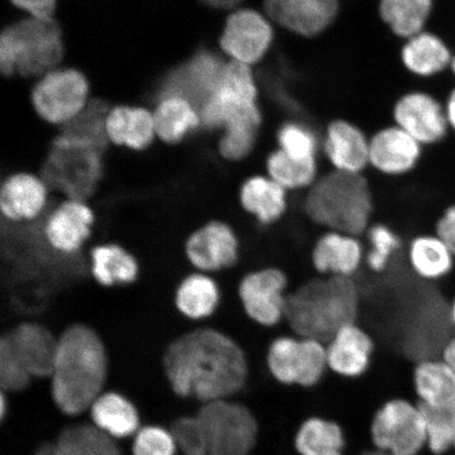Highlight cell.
Instances as JSON below:
<instances>
[{
	"instance_id": "cell-24",
	"label": "cell",
	"mask_w": 455,
	"mask_h": 455,
	"mask_svg": "<svg viewBox=\"0 0 455 455\" xmlns=\"http://www.w3.org/2000/svg\"><path fill=\"white\" fill-rule=\"evenodd\" d=\"M5 334L31 377L50 379L59 338H55L47 327L36 322L20 323Z\"/></svg>"
},
{
	"instance_id": "cell-29",
	"label": "cell",
	"mask_w": 455,
	"mask_h": 455,
	"mask_svg": "<svg viewBox=\"0 0 455 455\" xmlns=\"http://www.w3.org/2000/svg\"><path fill=\"white\" fill-rule=\"evenodd\" d=\"M405 254L409 269L423 281H439L453 269L455 256L435 233L412 237Z\"/></svg>"
},
{
	"instance_id": "cell-37",
	"label": "cell",
	"mask_w": 455,
	"mask_h": 455,
	"mask_svg": "<svg viewBox=\"0 0 455 455\" xmlns=\"http://www.w3.org/2000/svg\"><path fill=\"white\" fill-rule=\"evenodd\" d=\"M156 134L175 144L202 124L201 116L190 102L180 98L164 99L155 113Z\"/></svg>"
},
{
	"instance_id": "cell-50",
	"label": "cell",
	"mask_w": 455,
	"mask_h": 455,
	"mask_svg": "<svg viewBox=\"0 0 455 455\" xmlns=\"http://www.w3.org/2000/svg\"><path fill=\"white\" fill-rule=\"evenodd\" d=\"M446 116L449 126L455 131V90L449 96L446 106Z\"/></svg>"
},
{
	"instance_id": "cell-31",
	"label": "cell",
	"mask_w": 455,
	"mask_h": 455,
	"mask_svg": "<svg viewBox=\"0 0 455 455\" xmlns=\"http://www.w3.org/2000/svg\"><path fill=\"white\" fill-rule=\"evenodd\" d=\"M89 411L92 424L114 440L136 435L140 429L135 406L116 392L102 394Z\"/></svg>"
},
{
	"instance_id": "cell-14",
	"label": "cell",
	"mask_w": 455,
	"mask_h": 455,
	"mask_svg": "<svg viewBox=\"0 0 455 455\" xmlns=\"http://www.w3.org/2000/svg\"><path fill=\"white\" fill-rule=\"evenodd\" d=\"M275 28L264 13L252 9H241L227 20L220 45L231 61L251 68L268 54Z\"/></svg>"
},
{
	"instance_id": "cell-20",
	"label": "cell",
	"mask_w": 455,
	"mask_h": 455,
	"mask_svg": "<svg viewBox=\"0 0 455 455\" xmlns=\"http://www.w3.org/2000/svg\"><path fill=\"white\" fill-rule=\"evenodd\" d=\"M396 126L420 145L435 144L446 135V110L431 95L411 92L402 96L394 109Z\"/></svg>"
},
{
	"instance_id": "cell-30",
	"label": "cell",
	"mask_w": 455,
	"mask_h": 455,
	"mask_svg": "<svg viewBox=\"0 0 455 455\" xmlns=\"http://www.w3.org/2000/svg\"><path fill=\"white\" fill-rule=\"evenodd\" d=\"M90 271L102 287L124 286L138 280V259L118 243L100 244L90 253Z\"/></svg>"
},
{
	"instance_id": "cell-42",
	"label": "cell",
	"mask_w": 455,
	"mask_h": 455,
	"mask_svg": "<svg viewBox=\"0 0 455 455\" xmlns=\"http://www.w3.org/2000/svg\"><path fill=\"white\" fill-rule=\"evenodd\" d=\"M33 378L21 362L7 334L0 339V386L4 392H20L28 388Z\"/></svg>"
},
{
	"instance_id": "cell-1",
	"label": "cell",
	"mask_w": 455,
	"mask_h": 455,
	"mask_svg": "<svg viewBox=\"0 0 455 455\" xmlns=\"http://www.w3.org/2000/svg\"><path fill=\"white\" fill-rule=\"evenodd\" d=\"M174 394L204 403L230 400L249 379V361L242 345L220 329L204 327L180 335L163 358Z\"/></svg>"
},
{
	"instance_id": "cell-18",
	"label": "cell",
	"mask_w": 455,
	"mask_h": 455,
	"mask_svg": "<svg viewBox=\"0 0 455 455\" xmlns=\"http://www.w3.org/2000/svg\"><path fill=\"white\" fill-rule=\"evenodd\" d=\"M273 24L303 37L321 36L337 20L339 0H265Z\"/></svg>"
},
{
	"instance_id": "cell-45",
	"label": "cell",
	"mask_w": 455,
	"mask_h": 455,
	"mask_svg": "<svg viewBox=\"0 0 455 455\" xmlns=\"http://www.w3.org/2000/svg\"><path fill=\"white\" fill-rule=\"evenodd\" d=\"M178 447L170 430L147 426L135 435L133 455H175Z\"/></svg>"
},
{
	"instance_id": "cell-26",
	"label": "cell",
	"mask_w": 455,
	"mask_h": 455,
	"mask_svg": "<svg viewBox=\"0 0 455 455\" xmlns=\"http://www.w3.org/2000/svg\"><path fill=\"white\" fill-rule=\"evenodd\" d=\"M412 382L420 406L455 405V371L440 355L414 362Z\"/></svg>"
},
{
	"instance_id": "cell-13",
	"label": "cell",
	"mask_w": 455,
	"mask_h": 455,
	"mask_svg": "<svg viewBox=\"0 0 455 455\" xmlns=\"http://www.w3.org/2000/svg\"><path fill=\"white\" fill-rule=\"evenodd\" d=\"M185 253L196 271L212 275L235 268L241 259L242 243L228 221L212 220L187 238Z\"/></svg>"
},
{
	"instance_id": "cell-2",
	"label": "cell",
	"mask_w": 455,
	"mask_h": 455,
	"mask_svg": "<svg viewBox=\"0 0 455 455\" xmlns=\"http://www.w3.org/2000/svg\"><path fill=\"white\" fill-rule=\"evenodd\" d=\"M109 361L100 334L85 323H76L57 341L51 394L62 413L76 417L90 411L104 394Z\"/></svg>"
},
{
	"instance_id": "cell-27",
	"label": "cell",
	"mask_w": 455,
	"mask_h": 455,
	"mask_svg": "<svg viewBox=\"0 0 455 455\" xmlns=\"http://www.w3.org/2000/svg\"><path fill=\"white\" fill-rule=\"evenodd\" d=\"M34 455H124L116 440L93 424L67 427L53 442L44 443Z\"/></svg>"
},
{
	"instance_id": "cell-8",
	"label": "cell",
	"mask_w": 455,
	"mask_h": 455,
	"mask_svg": "<svg viewBox=\"0 0 455 455\" xmlns=\"http://www.w3.org/2000/svg\"><path fill=\"white\" fill-rule=\"evenodd\" d=\"M291 290L287 271L267 265L244 273L237 283V298L243 315L254 326L273 330L286 325Z\"/></svg>"
},
{
	"instance_id": "cell-51",
	"label": "cell",
	"mask_w": 455,
	"mask_h": 455,
	"mask_svg": "<svg viewBox=\"0 0 455 455\" xmlns=\"http://www.w3.org/2000/svg\"><path fill=\"white\" fill-rule=\"evenodd\" d=\"M447 316L449 323H451V326L455 329V298L447 308Z\"/></svg>"
},
{
	"instance_id": "cell-34",
	"label": "cell",
	"mask_w": 455,
	"mask_h": 455,
	"mask_svg": "<svg viewBox=\"0 0 455 455\" xmlns=\"http://www.w3.org/2000/svg\"><path fill=\"white\" fill-rule=\"evenodd\" d=\"M432 7V0H380L379 15L392 33L409 39L424 31Z\"/></svg>"
},
{
	"instance_id": "cell-4",
	"label": "cell",
	"mask_w": 455,
	"mask_h": 455,
	"mask_svg": "<svg viewBox=\"0 0 455 455\" xmlns=\"http://www.w3.org/2000/svg\"><path fill=\"white\" fill-rule=\"evenodd\" d=\"M375 199L363 174L330 170L305 192L301 212L313 226L363 236L373 223Z\"/></svg>"
},
{
	"instance_id": "cell-17",
	"label": "cell",
	"mask_w": 455,
	"mask_h": 455,
	"mask_svg": "<svg viewBox=\"0 0 455 455\" xmlns=\"http://www.w3.org/2000/svg\"><path fill=\"white\" fill-rule=\"evenodd\" d=\"M93 210L85 202L66 199L42 223L43 235L56 253L76 256L92 235Z\"/></svg>"
},
{
	"instance_id": "cell-48",
	"label": "cell",
	"mask_w": 455,
	"mask_h": 455,
	"mask_svg": "<svg viewBox=\"0 0 455 455\" xmlns=\"http://www.w3.org/2000/svg\"><path fill=\"white\" fill-rule=\"evenodd\" d=\"M455 371V334L449 337L441 347L440 355Z\"/></svg>"
},
{
	"instance_id": "cell-41",
	"label": "cell",
	"mask_w": 455,
	"mask_h": 455,
	"mask_svg": "<svg viewBox=\"0 0 455 455\" xmlns=\"http://www.w3.org/2000/svg\"><path fill=\"white\" fill-rule=\"evenodd\" d=\"M278 150L299 161L317 159L318 140L310 127L298 121L284 123L277 131Z\"/></svg>"
},
{
	"instance_id": "cell-16",
	"label": "cell",
	"mask_w": 455,
	"mask_h": 455,
	"mask_svg": "<svg viewBox=\"0 0 455 455\" xmlns=\"http://www.w3.org/2000/svg\"><path fill=\"white\" fill-rule=\"evenodd\" d=\"M309 261L315 275L356 278L365 268V243L351 233L323 230L312 243Z\"/></svg>"
},
{
	"instance_id": "cell-39",
	"label": "cell",
	"mask_w": 455,
	"mask_h": 455,
	"mask_svg": "<svg viewBox=\"0 0 455 455\" xmlns=\"http://www.w3.org/2000/svg\"><path fill=\"white\" fill-rule=\"evenodd\" d=\"M295 443L301 455H341L344 436L337 424L311 419L301 426Z\"/></svg>"
},
{
	"instance_id": "cell-28",
	"label": "cell",
	"mask_w": 455,
	"mask_h": 455,
	"mask_svg": "<svg viewBox=\"0 0 455 455\" xmlns=\"http://www.w3.org/2000/svg\"><path fill=\"white\" fill-rule=\"evenodd\" d=\"M220 303V284L207 273H191L183 278L176 289L174 304L188 320H207L219 310Z\"/></svg>"
},
{
	"instance_id": "cell-53",
	"label": "cell",
	"mask_w": 455,
	"mask_h": 455,
	"mask_svg": "<svg viewBox=\"0 0 455 455\" xmlns=\"http://www.w3.org/2000/svg\"><path fill=\"white\" fill-rule=\"evenodd\" d=\"M451 69H452V71L454 73V76H455V56L452 57V61H451Z\"/></svg>"
},
{
	"instance_id": "cell-15",
	"label": "cell",
	"mask_w": 455,
	"mask_h": 455,
	"mask_svg": "<svg viewBox=\"0 0 455 455\" xmlns=\"http://www.w3.org/2000/svg\"><path fill=\"white\" fill-rule=\"evenodd\" d=\"M88 83L76 70L45 74L33 91L34 108L45 121L67 124L87 105Z\"/></svg>"
},
{
	"instance_id": "cell-46",
	"label": "cell",
	"mask_w": 455,
	"mask_h": 455,
	"mask_svg": "<svg viewBox=\"0 0 455 455\" xmlns=\"http://www.w3.org/2000/svg\"><path fill=\"white\" fill-rule=\"evenodd\" d=\"M435 233L445 242L455 256V204L448 207L437 220Z\"/></svg>"
},
{
	"instance_id": "cell-49",
	"label": "cell",
	"mask_w": 455,
	"mask_h": 455,
	"mask_svg": "<svg viewBox=\"0 0 455 455\" xmlns=\"http://www.w3.org/2000/svg\"><path fill=\"white\" fill-rule=\"evenodd\" d=\"M204 4L214 9H235L243 0H201Z\"/></svg>"
},
{
	"instance_id": "cell-38",
	"label": "cell",
	"mask_w": 455,
	"mask_h": 455,
	"mask_svg": "<svg viewBox=\"0 0 455 455\" xmlns=\"http://www.w3.org/2000/svg\"><path fill=\"white\" fill-rule=\"evenodd\" d=\"M110 112L107 102L90 101L76 117L64 124L61 135L89 142L104 152L109 140L107 122Z\"/></svg>"
},
{
	"instance_id": "cell-35",
	"label": "cell",
	"mask_w": 455,
	"mask_h": 455,
	"mask_svg": "<svg viewBox=\"0 0 455 455\" xmlns=\"http://www.w3.org/2000/svg\"><path fill=\"white\" fill-rule=\"evenodd\" d=\"M365 243V268L373 275H382L391 268L403 250L402 237L395 228L373 221L363 235Z\"/></svg>"
},
{
	"instance_id": "cell-32",
	"label": "cell",
	"mask_w": 455,
	"mask_h": 455,
	"mask_svg": "<svg viewBox=\"0 0 455 455\" xmlns=\"http://www.w3.org/2000/svg\"><path fill=\"white\" fill-rule=\"evenodd\" d=\"M401 59L408 71L422 77L436 76L452 61L447 44L439 36L425 31L407 39Z\"/></svg>"
},
{
	"instance_id": "cell-11",
	"label": "cell",
	"mask_w": 455,
	"mask_h": 455,
	"mask_svg": "<svg viewBox=\"0 0 455 455\" xmlns=\"http://www.w3.org/2000/svg\"><path fill=\"white\" fill-rule=\"evenodd\" d=\"M372 437L379 451L392 455H419L427 448L422 407L406 400L386 403L375 415Z\"/></svg>"
},
{
	"instance_id": "cell-52",
	"label": "cell",
	"mask_w": 455,
	"mask_h": 455,
	"mask_svg": "<svg viewBox=\"0 0 455 455\" xmlns=\"http://www.w3.org/2000/svg\"><path fill=\"white\" fill-rule=\"evenodd\" d=\"M362 455H392V454H390L388 452L382 451H378L365 452V453H363Z\"/></svg>"
},
{
	"instance_id": "cell-40",
	"label": "cell",
	"mask_w": 455,
	"mask_h": 455,
	"mask_svg": "<svg viewBox=\"0 0 455 455\" xmlns=\"http://www.w3.org/2000/svg\"><path fill=\"white\" fill-rule=\"evenodd\" d=\"M420 407L425 417L427 449L434 455H446L453 452L455 405L439 408Z\"/></svg>"
},
{
	"instance_id": "cell-36",
	"label": "cell",
	"mask_w": 455,
	"mask_h": 455,
	"mask_svg": "<svg viewBox=\"0 0 455 455\" xmlns=\"http://www.w3.org/2000/svg\"><path fill=\"white\" fill-rule=\"evenodd\" d=\"M266 174L289 193H305L321 175L317 159L299 161L278 149L267 157Z\"/></svg>"
},
{
	"instance_id": "cell-7",
	"label": "cell",
	"mask_w": 455,
	"mask_h": 455,
	"mask_svg": "<svg viewBox=\"0 0 455 455\" xmlns=\"http://www.w3.org/2000/svg\"><path fill=\"white\" fill-rule=\"evenodd\" d=\"M265 361L271 377L286 386L309 388L329 371L325 341L301 337L289 330L270 339Z\"/></svg>"
},
{
	"instance_id": "cell-43",
	"label": "cell",
	"mask_w": 455,
	"mask_h": 455,
	"mask_svg": "<svg viewBox=\"0 0 455 455\" xmlns=\"http://www.w3.org/2000/svg\"><path fill=\"white\" fill-rule=\"evenodd\" d=\"M259 130V126L249 124H233L225 128L219 144L220 155L227 161H243L254 149Z\"/></svg>"
},
{
	"instance_id": "cell-6",
	"label": "cell",
	"mask_w": 455,
	"mask_h": 455,
	"mask_svg": "<svg viewBox=\"0 0 455 455\" xmlns=\"http://www.w3.org/2000/svg\"><path fill=\"white\" fill-rule=\"evenodd\" d=\"M102 151L81 140L60 135L44 163L42 179L49 190L87 203L102 178Z\"/></svg>"
},
{
	"instance_id": "cell-54",
	"label": "cell",
	"mask_w": 455,
	"mask_h": 455,
	"mask_svg": "<svg viewBox=\"0 0 455 455\" xmlns=\"http://www.w3.org/2000/svg\"><path fill=\"white\" fill-rule=\"evenodd\" d=\"M453 452L455 453V445H454V451H453Z\"/></svg>"
},
{
	"instance_id": "cell-25",
	"label": "cell",
	"mask_w": 455,
	"mask_h": 455,
	"mask_svg": "<svg viewBox=\"0 0 455 455\" xmlns=\"http://www.w3.org/2000/svg\"><path fill=\"white\" fill-rule=\"evenodd\" d=\"M323 146L331 170L363 174L369 167L370 140L354 124L341 119L330 124Z\"/></svg>"
},
{
	"instance_id": "cell-19",
	"label": "cell",
	"mask_w": 455,
	"mask_h": 455,
	"mask_svg": "<svg viewBox=\"0 0 455 455\" xmlns=\"http://www.w3.org/2000/svg\"><path fill=\"white\" fill-rule=\"evenodd\" d=\"M325 345L329 371L346 379L362 377L377 348L372 333L358 321L339 329Z\"/></svg>"
},
{
	"instance_id": "cell-5",
	"label": "cell",
	"mask_w": 455,
	"mask_h": 455,
	"mask_svg": "<svg viewBox=\"0 0 455 455\" xmlns=\"http://www.w3.org/2000/svg\"><path fill=\"white\" fill-rule=\"evenodd\" d=\"M62 54L60 28L52 19L21 20L5 28L0 38V67L9 76H41L59 64Z\"/></svg>"
},
{
	"instance_id": "cell-44",
	"label": "cell",
	"mask_w": 455,
	"mask_h": 455,
	"mask_svg": "<svg viewBox=\"0 0 455 455\" xmlns=\"http://www.w3.org/2000/svg\"><path fill=\"white\" fill-rule=\"evenodd\" d=\"M170 432L180 452L185 455H208L206 434L196 414L174 420Z\"/></svg>"
},
{
	"instance_id": "cell-33",
	"label": "cell",
	"mask_w": 455,
	"mask_h": 455,
	"mask_svg": "<svg viewBox=\"0 0 455 455\" xmlns=\"http://www.w3.org/2000/svg\"><path fill=\"white\" fill-rule=\"evenodd\" d=\"M107 132L116 144L142 150L151 144L156 133L155 116L138 108H116L108 117Z\"/></svg>"
},
{
	"instance_id": "cell-12",
	"label": "cell",
	"mask_w": 455,
	"mask_h": 455,
	"mask_svg": "<svg viewBox=\"0 0 455 455\" xmlns=\"http://www.w3.org/2000/svg\"><path fill=\"white\" fill-rule=\"evenodd\" d=\"M227 64L210 51H199L190 60L171 71L163 79L158 98H180L190 102L198 113L218 93Z\"/></svg>"
},
{
	"instance_id": "cell-9",
	"label": "cell",
	"mask_w": 455,
	"mask_h": 455,
	"mask_svg": "<svg viewBox=\"0 0 455 455\" xmlns=\"http://www.w3.org/2000/svg\"><path fill=\"white\" fill-rule=\"evenodd\" d=\"M258 96L251 68L230 61L218 93L199 113L204 127L214 130L240 123L261 124Z\"/></svg>"
},
{
	"instance_id": "cell-21",
	"label": "cell",
	"mask_w": 455,
	"mask_h": 455,
	"mask_svg": "<svg viewBox=\"0 0 455 455\" xmlns=\"http://www.w3.org/2000/svg\"><path fill=\"white\" fill-rule=\"evenodd\" d=\"M49 188L43 179L19 173L5 180L0 190V210L10 224H28L41 220L48 204Z\"/></svg>"
},
{
	"instance_id": "cell-10",
	"label": "cell",
	"mask_w": 455,
	"mask_h": 455,
	"mask_svg": "<svg viewBox=\"0 0 455 455\" xmlns=\"http://www.w3.org/2000/svg\"><path fill=\"white\" fill-rule=\"evenodd\" d=\"M208 443V455H249L258 439V424L240 403L220 400L203 403L196 413Z\"/></svg>"
},
{
	"instance_id": "cell-3",
	"label": "cell",
	"mask_w": 455,
	"mask_h": 455,
	"mask_svg": "<svg viewBox=\"0 0 455 455\" xmlns=\"http://www.w3.org/2000/svg\"><path fill=\"white\" fill-rule=\"evenodd\" d=\"M362 295L356 278L313 275L290 292L286 326L301 337L326 341L358 321Z\"/></svg>"
},
{
	"instance_id": "cell-23",
	"label": "cell",
	"mask_w": 455,
	"mask_h": 455,
	"mask_svg": "<svg viewBox=\"0 0 455 455\" xmlns=\"http://www.w3.org/2000/svg\"><path fill=\"white\" fill-rule=\"evenodd\" d=\"M243 212L256 224L270 228L286 218L290 208V193L267 174H256L243 180L238 191Z\"/></svg>"
},
{
	"instance_id": "cell-22",
	"label": "cell",
	"mask_w": 455,
	"mask_h": 455,
	"mask_svg": "<svg viewBox=\"0 0 455 455\" xmlns=\"http://www.w3.org/2000/svg\"><path fill=\"white\" fill-rule=\"evenodd\" d=\"M420 146L397 126L380 130L370 140L369 166L386 176L405 175L417 167Z\"/></svg>"
},
{
	"instance_id": "cell-47",
	"label": "cell",
	"mask_w": 455,
	"mask_h": 455,
	"mask_svg": "<svg viewBox=\"0 0 455 455\" xmlns=\"http://www.w3.org/2000/svg\"><path fill=\"white\" fill-rule=\"evenodd\" d=\"M16 7L36 19H52L56 0H11Z\"/></svg>"
}]
</instances>
